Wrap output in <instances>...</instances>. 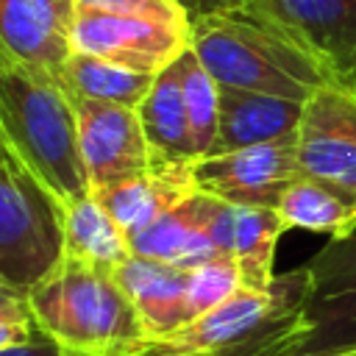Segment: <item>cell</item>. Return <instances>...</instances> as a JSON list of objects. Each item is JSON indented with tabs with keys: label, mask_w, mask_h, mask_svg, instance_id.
Returning <instances> with one entry per match:
<instances>
[{
	"label": "cell",
	"mask_w": 356,
	"mask_h": 356,
	"mask_svg": "<svg viewBox=\"0 0 356 356\" xmlns=\"http://www.w3.org/2000/svg\"><path fill=\"white\" fill-rule=\"evenodd\" d=\"M75 0H0L3 56L61 78L72 58Z\"/></svg>",
	"instance_id": "7c38bea8"
},
{
	"label": "cell",
	"mask_w": 356,
	"mask_h": 356,
	"mask_svg": "<svg viewBox=\"0 0 356 356\" xmlns=\"http://www.w3.org/2000/svg\"><path fill=\"white\" fill-rule=\"evenodd\" d=\"M131 356H134V353H131Z\"/></svg>",
	"instance_id": "f546056e"
},
{
	"label": "cell",
	"mask_w": 356,
	"mask_h": 356,
	"mask_svg": "<svg viewBox=\"0 0 356 356\" xmlns=\"http://www.w3.org/2000/svg\"><path fill=\"white\" fill-rule=\"evenodd\" d=\"M181 83H184V100L192 128V145L195 159H203L211 153V145L217 139L220 125V83L211 78V72L203 67L197 53L189 47L181 58Z\"/></svg>",
	"instance_id": "7402d4cb"
},
{
	"label": "cell",
	"mask_w": 356,
	"mask_h": 356,
	"mask_svg": "<svg viewBox=\"0 0 356 356\" xmlns=\"http://www.w3.org/2000/svg\"><path fill=\"white\" fill-rule=\"evenodd\" d=\"M195 195L186 197L181 206H175L172 211L161 214L156 222H150L139 234H134L131 236L134 256L156 259L181 270H192L206 259L217 256V248L200 222Z\"/></svg>",
	"instance_id": "d6986e66"
},
{
	"label": "cell",
	"mask_w": 356,
	"mask_h": 356,
	"mask_svg": "<svg viewBox=\"0 0 356 356\" xmlns=\"http://www.w3.org/2000/svg\"><path fill=\"white\" fill-rule=\"evenodd\" d=\"M300 117H303V103L261 92L220 86V125L209 156L292 136L298 134Z\"/></svg>",
	"instance_id": "9a60e30c"
},
{
	"label": "cell",
	"mask_w": 356,
	"mask_h": 356,
	"mask_svg": "<svg viewBox=\"0 0 356 356\" xmlns=\"http://www.w3.org/2000/svg\"><path fill=\"white\" fill-rule=\"evenodd\" d=\"M78 117L81 159L92 195L142 178L156 159L145 139L136 108L70 95Z\"/></svg>",
	"instance_id": "ba28073f"
},
{
	"label": "cell",
	"mask_w": 356,
	"mask_h": 356,
	"mask_svg": "<svg viewBox=\"0 0 356 356\" xmlns=\"http://www.w3.org/2000/svg\"><path fill=\"white\" fill-rule=\"evenodd\" d=\"M289 331L261 356H348L356 350V228L328 239L306 264Z\"/></svg>",
	"instance_id": "8992f818"
},
{
	"label": "cell",
	"mask_w": 356,
	"mask_h": 356,
	"mask_svg": "<svg viewBox=\"0 0 356 356\" xmlns=\"http://www.w3.org/2000/svg\"><path fill=\"white\" fill-rule=\"evenodd\" d=\"M186 275H189L186 295H189L192 320L209 314L211 309L222 306L225 300H231L236 292L245 289L242 270H239L236 259L228 253H217V256L206 259L203 264L186 270Z\"/></svg>",
	"instance_id": "603a6c76"
},
{
	"label": "cell",
	"mask_w": 356,
	"mask_h": 356,
	"mask_svg": "<svg viewBox=\"0 0 356 356\" xmlns=\"http://www.w3.org/2000/svg\"><path fill=\"white\" fill-rule=\"evenodd\" d=\"M348 356H356V350H353V353H348Z\"/></svg>",
	"instance_id": "f1b7e54d"
},
{
	"label": "cell",
	"mask_w": 356,
	"mask_h": 356,
	"mask_svg": "<svg viewBox=\"0 0 356 356\" xmlns=\"http://www.w3.org/2000/svg\"><path fill=\"white\" fill-rule=\"evenodd\" d=\"M337 81H356V0H256Z\"/></svg>",
	"instance_id": "4fadbf2b"
},
{
	"label": "cell",
	"mask_w": 356,
	"mask_h": 356,
	"mask_svg": "<svg viewBox=\"0 0 356 356\" xmlns=\"http://www.w3.org/2000/svg\"><path fill=\"white\" fill-rule=\"evenodd\" d=\"M203 3V14L206 11H228V8H239L248 0H200Z\"/></svg>",
	"instance_id": "4316f807"
},
{
	"label": "cell",
	"mask_w": 356,
	"mask_h": 356,
	"mask_svg": "<svg viewBox=\"0 0 356 356\" xmlns=\"http://www.w3.org/2000/svg\"><path fill=\"white\" fill-rule=\"evenodd\" d=\"M298 164L303 175L356 192V81H331L303 103Z\"/></svg>",
	"instance_id": "30bf717a"
},
{
	"label": "cell",
	"mask_w": 356,
	"mask_h": 356,
	"mask_svg": "<svg viewBox=\"0 0 356 356\" xmlns=\"http://www.w3.org/2000/svg\"><path fill=\"white\" fill-rule=\"evenodd\" d=\"M195 206L217 253L236 259L245 289H270L278 278L273 273L275 245L286 231L278 211L261 206H234L203 192L195 195Z\"/></svg>",
	"instance_id": "8fae6325"
},
{
	"label": "cell",
	"mask_w": 356,
	"mask_h": 356,
	"mask_svg": "<svg viewBox=\"0 0 356 356\" xmlns=\"http://www.w3.org/2000/svg\"><path fill=\"white\" fill-rule=\"evenodd\" d=\"M64 222H67V256L75 261L114 273L120 264H125L134 256L131 236L97 200V195H86L70 203L64 211Z\"/></svg>",
	"instance_id": "ffe728a7"
},
{
	"label": "cell",
	"mask_w": 356,
	"mask_h": 356,
	"mask_svg": "<svg viewBox=\"0 0 356 356\" xmlns=\"http://www.w3.org/2000/svg\"><path fill=\"white\" fill-rule=\"evenodd\" d=\"M184 6H186V11L192 14V17H197V14H203V3L200 0H181Z\"/></svg>",
	"instance_id": "83f0119b"
},
{
	"label": "cell",
	"mask_w": 356,
	"mask_h": 356,
	"mask_svg": "<svg viewBox=\"0 0 356 356\" xmlns=\"http://www.w3.org/2000/svg\"><path fill=\"white\" fill-rule=\"evenodd\" d=\"M61 200L0 147V284L31 292L67 259Z\"/></svg>",
	"instance_id": "5b68a950"
},
{
	"label": "cell",
	"mask_w": 356,
	"mask_h": 356,
	"mask_svg": "<svg viewBox=\"0 0 356 356\" xmlns=\"http://www.w3.org/2000/svg\"><path fill=\"white\" fill-rule=\"evenodd\" d=\"M114 278L128 295L142 323L145 339H164L192 323L186 270L156 259L131 256L125 264L114 270Z\"/></svg>",
	"instance_id": "5bb4252c"
},
{
	"label": "cell",
	"mask_w": 356,
	"mask_h": 356,
	"mask_svg": "<svg viewBox=\"0 0 356 356\" xmlns=\"http://www.w3.org/2000/svg\"><path fill=\"white\" fill-rule=\"evenodd\" d=\"M78 8L103 11V14H120V17H139L167 25L189 28L192 14L181 0H75Z\"/></svg>",
	"instance_id": "cb8c5ba5"
},
{
	"label": "cell",
	"mask_w": 356,
	"mask_h": 356,
	"mask_svg": "<svg viewBox=\"0 0 356 356\" xmlns=\"http://www.w3.org/2000/svg\"><path fill=\"white\" fill-rule=\"evenodd\" d=\"M300 175L298 134L192 161L195 189L234 206L275 209L286 186Z\"/></svg>",
	"instance_id": "52a82bcc"
},
{
	"label": "cell",
	"mask_w": 356,
	"mask_h": 356,
	"mask_svg": "<svg viewBox=\"0 0 356 356\" xmlns=\"http://www.w3.org/2000/svg\"><path fill=\"white\" fill-rule=\"evenodd\" d=\"M39 328L72 356H125L142 339V323L114 273L64 259L28 292Z\"/></svg>",
	"instance_id": "3957f363"
},
{
	"label": "cell",
	"mask_w": 356,
	"mask_h": 356,
	"mask_svg": "<svg viewBox=\"0 0 356 356\" xmlns=\"http://www.w3.org/2000/svg\"><path fill=\"white\" fill-rule=\"evenodd\" d=\"M303 267L278 275L270 289H242L222 306L164 339H142L125 356H261L295 323L303 300Z\"/></svg>",
	"instance_id": "277c9868"
},
{
	"label": "cell",
	"mask_w": 356,
	"mask_h": 356,
	"mask_svg": "<svg viewBox=\"0 0 356 356\" xmlns=\"http://www.w3.org/2000/svg\"><path fill=\"white\" fill-rule=\"evenodd\" d=\"M44 334L31 309L28 292H17L0 284V348L22 345Z\"/></svg>",
	"instance_id": "d4e9b609"
},
{
	"label": "cell",
	"mask_w": 356,
	"mask_h": 356,
	"mask_svg": "<svg viewBox=\"0 0 356 356\" xmlns=\"http://www.w3.org/2000/svg\"><path fill=\"white\" fill-rule=\"evenodd\" d=\"M0 356H67V350L50 339L47 334H39L36 339L31 342H22V345H11V348H0Z\"/></svg>",
	"instance_id": "484cf974"
},
{
	"label": "cell",
	"mask_w": 356,
	"mask_h": 356,
	"mask_svg": "<svg viewBox=\"0 0 356 356\" xmlns=\"http://www.w3.org/2000/svg\"><path fill=\"white\" fill-rule=\"evenodd\" d=\"M195 192L197 189L192 181V164L156 161L153 170L145 172L142 178L97 192V200L111 211V217L122 225V231L134 236L150 222H156L161 214L181 206Z\"/></svg>",
	"instance_id": "2e32d148"
},
{
	"label": "cell",
	"mask_w": 356,
	"mask_h": 356,
	"mask_svg": "<svg viewBox=\"0 0 356 356\" xmlns=\"http://www.w3.org/2000/svg\"><path fill=\"white\" fill-rule=\"evenodd\" d=\"M136 114L156 161H167V164L195 161V145H192V128H189L178 61L156 75Z\"/></svg>",
	"instance_id": "e0dca14e"
},
{
	"label": "cell",
	"mask_w": 356,
	"mask_h": 356,
	"mask_svg": "<svg viewBox=\"0 0 356 356\" xmlns=\"http://www.w3.org/2000/svg\"><path fill=\"white\" fill-rule=\"evenodd\" d=\"M58 81L67 89V95L114 103V106H125V108H139V103L150 92L156 75L136 72V70L111 64L97 56L72 53V58L67 61Z\"/></svg>",
	"instance_id": "44dd1931"
},
{
	"label": "cell",
	"mask_w": 356,
	"mask_h": 356,
	"mask_svg": "<svg viewBox=\"0 0 356 356\" xmlns=\"http://www.w3.org/2000/svg\"><path fill=\"white\" fill-rule=\"evenodd\" d=\"M75 53L159 75L189 50V28L78 8L72 22Z\"/></svg>",
	"instance_id": "9c48e42d"
},
{
	"label": "cell",
	"mask_w": 356,
	"mask_h": 356,
	"mask_svg": "<svg viewBox=\"0 0 356 356\" xmlns=\"http://www.w3.org/2000/svg\"><path fill=\"white\" fill-rule=\"evenodd\" d=\"M275 211L286 231L303 228L337 239L356 228V192L334 181L300 175L286 186Z\"/></svg>",
	"instance_id": "ac0fdd59"
},
{
	"label": "cell",
	"mask_w": 356,
	"mask_h": 356,
	"mask_svg": "<svg viewBox=\"0 0 356 356\" xmlns=\"http://www.w3.org/2000/svg\"><path fill=\"white\" fill-rule=\"evenodd\" d=\"M189 47L211 78L231 89L306 103L317 89L337 81L328 67L256 0L192 17Z\"/></svg>",
	"instance_id": "6da1fadb"
},
{
	"label": "cell",
	"mask_w": 356,
	"mask_h": 356,
	"mask_svg": "<svg viewBox=\"0 0 356 356\" xmlns=\"http://www.w3.org/2000/svg\"><path fill=\"white\" fill-rule=\"evenodd\" d=\"M0 147L11 150L67 209L92 195L75 106L58 78L0 56Z\"/></svg>",
	"instance_id": "7a4b0ae2"
}]
</instances>
